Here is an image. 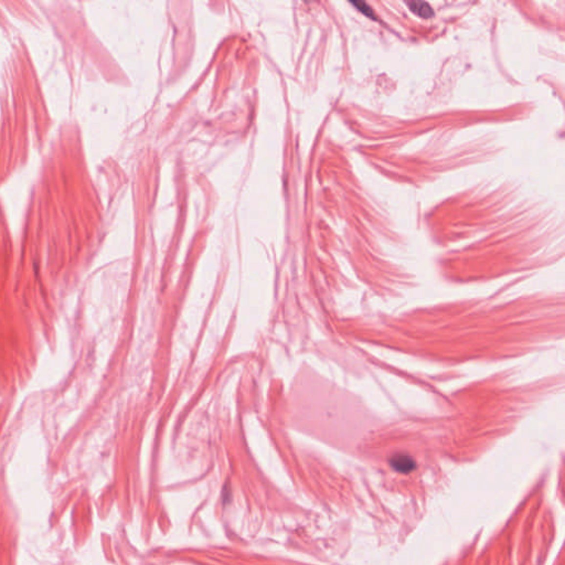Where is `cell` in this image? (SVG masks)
Returning a JSON list of instances; mask_svg holds the SVG:
<instances>
[{"label":"cell","mask_w":565,"mask_h":565,"mask_svg":"<svg viewBox=\"0 0 565 565\" xmlns=\"http://www.w3.org/2000/svg\"><path fill=\"white\" fill-rule=\"evenodd\" d=\"M350 3L352 6L356 7L362 15H365L366 17H368V18H370L372 20H376V16L373 12V10H372V8L368 5L366 1H351Z\"/></svg>","instance_id":"cell-3"},{"label":"cell","mask_w":565,"mask_h":565,"mask_svg":"<svg viewBox=\"0 0 565 565\" xmlns=\"http://www.w3.org/2000/svg\"><path fill=\"white\" fill-rule=\"evenodd\" d=\"M390 465L395 472L401 474H409L411 472H413L415 467H416V464H415V460L413 458L411 457L409 454L404 453L394 454V455L390 458Z\"/></svg>","instance_id":"cell-1"},{"label":"cell","mask_w":565,"mask_h":565,"mask_svg":"<svg viewBox=\"0 0 565 565\" xmlns=\"http://www.w3.org/2000/svg\"><path fill=\"white\" fill-rule=\"evenodd\" d=\"M406 5L410 10L423 19H430L434 16V11L429 3L425 1H408Z\"/></svg>","instance_id":"cell-2"}]
</instances>
